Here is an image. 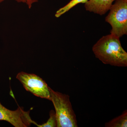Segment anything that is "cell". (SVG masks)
Masks as SVG:
<instances>
[{
	"instance_id": "1",
	"label": "cell",
	"mask_w": 127,
	"mask_h": 127,
	"mask_svg": "<svg viewBox=\"0 0 127 127\" xmlns=\"http://www.w3.org/2000/svg\"><path fill=\"white\" fill-rule=\"evenodd\" d=\"M119 39L112 34L103 36L93 47L96 57L104 64L127 67V53L122 47Z\"/></svg>"
},
{
	"instance_id": "2",
	"label": "cell",
	"mask_w": 127,
	"mask_h": 127,
	"mask_svg": "<svg viewBox=\"0 0 127 127\" xmlns=\"http://www.w3.org/2000/svg\"><path fill=\"white\" fill-rule=\"evenodd\" d=\"M51 101L55 109L57 127H77L76 117L70 101V96L53 91L49 87Z\"/></svg>"
},
{
	"instance_id": "3",
	"label": "cell",
	"mask_w": 127,
	"mask_h": 127,
	"mask_svg": "<svg viewBox=\"0 0 127 127\" xmlns=\"http://www.w3.org/2000/svg\"><path fill=\"white\" fill-rule=\"evenodd\" d=\"M105 21L111 25V34L120 38L127 34V0H116Z\"/></svg>"
},
{
	"instance_id": "4",
	"label": "cell",
	"mask_w": 127,
	"mask_h": 127,
	"mask_svg": "<svg viewBox=\"0 0 127 127\" xmlns=\"http://www.w3.org/2000/svg\"><path fill=\"white\" fill-rule=\"evenodd\" d=\"M16 78L21 82L27 91L38 97L51 101L49 87L39 76L21 72L17 75Z\"/></svg>"
},
{
	"instance_id": "5",
	"label": "cell",
	"mask_w": 127,
	"mask_h": 127,
	"mask_svg": "<svg viewBox=\"0 0 127 127\" xmlns=\"http://www.w3.org/2000/svg\"><path fill=\"white\" fill-rule=\"evenodd\" d=\"M30 113V111L26 112L20 107L16 111H11L0 102V120L6 121L14 127H29L32 124L36 125L37 123L32 120Z\"/></svg>"
},
{
	"instance_id": "6",
	"label": "cell",
	"mask_w": 127,
	"mask_h": 127,
	"mask_svg": "<svg viewBox=\"0 0 127 127\" xmlns=\"http://www.w3.org/2000/svg\"><path fill=\"white\" fill-rule=\"evenodd\" d=\"M116 0H88L85 3L86 10L102 15L109 10L113 2Z\"/></svg>"
},
{
	"instance_id": "7",
	"label": "cell",
	"mask_w": 127,
	"mask_h": 127,
	"mask_svg": "<svg viewBox=\"0 0 127 127\" xmlns=\"http://www.w3.org/2000/svg\"><path fill=\"white\" fill-rule=\"evenodd\" d=\"M106 127H127V111L125 110L120 116L105 123Z\"/></svg>"
},
{
	"instance_id": "8",
	"label": "cell",
	"mask_w": 127,
	"mask_h": 127,
	"mask_svg": "<svg viewBox=\"0 0 127 127\" xmlns=\"http://www.w3.org/2000/svg\"><path fill=\"white\" fill-rule=\"evenodd\" d=\"M88 0H71L67 4L57 11L55 14V16L57 18H59L77 5L81 3L85 4Z\"/></svg>"
},
{
	"instance_id": "9",
	"label": "cell",
	"mask_w": 127,
	"mask_h": 127,
	"mask_svg": "<svg viewBox=\"0 0 127 127\" xmlns=\"http://www.w3.org/2000/svg\"><path fill=\"white\" fill-rule=\"evenodd\" d=\"M39 127H57V122L55 112L52 110L50 112V118L47 122L42 125L37 124Z\"/></svg>"
},
{
	"instance_id": "10",
	"label": "cell",
	"mask_w": 127,
	"mask_h": 127,
	"mask_svg": "<svg viewBox=\"0 0 127 127\" xmlns=\"http://www.w3.org/2000/svg\"><path fill=\"white\" fill-rule=\"evenodd\" d=\"M4 0H0V3ZM15 0L17 1V2H22V3H25V4H26L27 2V0Z\"/></svg>"
}]
</instances>
